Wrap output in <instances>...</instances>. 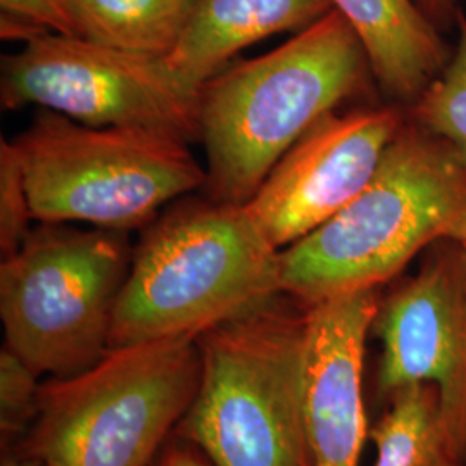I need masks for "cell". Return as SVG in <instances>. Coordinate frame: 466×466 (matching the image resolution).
<instances>
[{
	"instance_id": "obj_1",
	"label": "cell",
	"mask_w": 466,
	"mask_h": 466,
	"mask_svg": "<svg viewBox=\"0 0 466 466\" xmlns=\"http://www.w3.org/2000/svg\"><path fill=\"white\" fill-rule=\"evenodd\" d=\"M371 76L360 36L332 9L280 47L209 80L199 117L209 199L249 204L300 137Z\"/></svg>"
},
{
	"instance_id": "obj_2",
	"label": "cell",
	"mask_w": 466,
	"mask_h": 466,
	"mask_svg": "<svg viewBox=\"0 0 466 466\" xmlns=\"http://www.w3.org/2000/svg\"><path fill=\"white\" fill-rule=\"evenodd\" d=\"M466 218V167L410 116L370 184L335 217L280 250L282 292L304 304L392 280Z\"/></svg>"
},
{
	"instance_id": "obj_3",
	"label": "cell",
	"mask_w": 466,
	"mask_h": 466,
	"mask_svg": "<svg viewBox=\"0 0 466 466\" xmlns=\"http://www.w3.org/2000/svg\"><path fill=\"white\" fill-rule=\"evenodd\" d=\"M280 292V250L248 206L180 204L149 227L135 249L111 348L198 337Z\"/></svg>"
},
{
	"instance_id": "obj_4",
	"label": "cell",
	"mask_w": 466,
	"mask_h": 466,
	"mask_svg": "<svg viewBox=\"0 0 466 466\" xmlns=\"http://www.w3.org/2000/svg\"><path fill=\"white\" fill-rule=\"evenodd\" d=\"M306 304L280 292L198 335L200 380L177 435L215 466H311Z\"/></svg>"
},
{
	"instance_id": "obj_5",
	"label": "cell",
	"mask_w": 466,
	"mask_h": 466,
	"mask_svg": "<svg viewBox=\"0 0 466 466\" xmlns=\"http://www.w3.org/2000/svg\"><path fill=\"white\" fill-rule=\"evenodd\" d=\"M199 380L198 337L111 348L94 367L40 387L23 450L46 466H150Z\"/></svg>"
},
{
	"instance_id": "obj_6",
	"label": "cell",
	"mask_w": 466,
	"mask_h": 466,
	"mask_svg": "<svg viewBox=\"0 0 466 466\" xmlns=\"http://www.w3.org/2000/svg\"><path fill=\"white\" fill-rule=\"evenodd\" d=\"M187 140L142 128H96L49 109L15 142L34 219L125 232L198 188L208 175Z\"/></svg>"
},
{
	"instance_id": "obj_7",
	"label": "cell",
	"mask_w": 466,
	"mask_h": 466,
	"mask_svg": "<svg viewBox=\"0 0 466 466\" xmlns=\"http://www.w3.org/2000/svg\"><path fill=\"white\" fill-rule=\"evenodd\" d=\"M44 223L0 267L5 350L35 373L67 379L111 350L132 256L121 232Z\"/></svg>"
},
{
	"instance_id": "obj_8",
	"label": "cell",
	"mask_w": 466,
	"mask_h": 466,
	"mask_svg": "<svg viewBox=\"0 0 466 466\" xmlns=\"http://www.w3.org/2000/svg\"><path fill=\"white\" fill-rule=\"evenodd\" d=\"M200 94L167 57L40 32L2 59L5 109L36 104L96 128H142L199 138Z\"/></svg>"
},
{
	"instance_id": "obj_9",
	"label": "cell",
	"mask_w": 466,
	"mask_h": 466,
	"mask_svg": "<svg viewBox=\"0 0 466 466\" xmlns=\"http://www.w3.org/2000/svg\"><path fill=\"white\" fill-rule=\"evenodd\" d=\"M382 340L379 398L431 383L451 444L466 456V250L451 238L433 244L415 277L380 304L373 323Z\"/></svg>"
},
{
	"instance_id": "obj_10",
	"label": "cell",
	"mask_w": 466,
	"mask_h": 466,
	"mask_svg": "<svg viewBox=\"0 0 466 466\" xmlns=\"http://www.w3.org/2000/svg\"><path fill=\"white\" fill-rule=\"evenodd\" d=\"M406 119L408 109L389 102L333 111L302 135L246 204L271 246L289 248L344 209L370 184Z\"/></svg>"
},
{
	"instance_id": "obj_11",
	"label": "cell",
	"mask_w": 466,
	"mask_h": 466,
	"mask_svg": "<svg viewBox=\"0 0 466 466\" xmlns=\"http://www.w3.org/2000/svg\"><path fill=\"white\" fill-rule=\"evenodd\" d=\"M379 289L306 304L302 413L311 466H358L368 437L363 361Z\"/></svg>"
},
{
	"instance_id": "obj_12",
	"label": "cell",
	"mask_w": 466,
	"mask_h": 466,
	"mask_svg": "<svg viewBox=\"0 0 466 466\" xmlns=\"http://www.w3.org/2000/svg\"><path fill=\"white\" fill-rule=\"evenodd\" d=\"M330 2L360 36L373 78L390 102L410 107L448 65V44L415 0Z\"/></svg>"
},
{
	"instance_id": "obj_13",
	"label": "cell",
	"mask_w": 466,
	"mask_h": 466,
	"mask_svg": "<svg viewBox=\"0 0 466 466\" xmlns=\"http://www.w3.org/2000/svg\"><path fill=\"white\" fill-rule=\"evenodd\" d=\"M330 0H198L167 63L200 88L235 54L285 32H300L332 11Z\"/></svg>"
},
{
	"instance_id": "obj_14",
	"label": "cell",
	"mask_w": 466,
	"mask_h": 466,
	"mask_svg": "<svg viewBox=\"0 0 466 466\" xmlns=\"http://www.w3.org/2000/svg\"><path fill=\"white\" fill-rule=\"evenodd\" d=\"M198 0H65L76 36L106 47L167 57Z\"/></svg>"
},
{
	"instance_id": "obj_15",
	"label": "cell",
	"mask_w": 466,
	"mask_h": 466,
	"mask_svg": "<svg viewBox=\"0 0 466 466\" xmlns=\"http://www.w3.org/2000/svg\"><path fill=\"white\" fill-rule=\"evenodd\" d=\"M387 400V411L368 431L377 450L373 466H465L451 444L433 385L411 383Z\"/></svg>"
},
{
	"instance_id": "obj_16",
	"label": "cell",
	"mask_w": 466,
	"mask_h": 466,
	"mask_svg": "<svg viewBox=\"0 0 466 466\" xmlns=\"http://www.w3.org/2000/svg\"><path fill=\"white\" fill-rule=\"evenodd\" d=\"M458 42L442 73L408 109V116L444 140L466 167V17L456 19Z\"/></svg>"
},
{
	"instance_id": "obj_17",
	"label": "cell",
	"mask_w": 466,
	"mask_h": 466,
	"mask_svg": "<svg viewBox=\"0 0 466 466\" xmlns=\"http://www.w3.org/2000/svg\"><path fill=\"white\" fill-rule=\"evenodd\" d=\"M38 375L15 352L0 354V431L4 442L32 429L38 415Z\"/></svg>"
},
{
	"instance_id": "obj_18",
	"label": "cell",
	"mask_w": 466,
	"mask_h": 466,
	"mask_svg": "<svg viewBox=\"0 0 466 466\" xmlns=\"http://www.w3.org/2000/svg\"><path fill=\"white\" fill-rule=\"evenodd\" d=\"M34 219L25 173L15 142L0 144V249L7 258L15 254L30 235Z\"/></svg>"
},
{
	"instance_id": "obj_19",
	"label": "cell",
	"mask_w": 466,
	"mask_h": 466,
	"mask_svg": "<svg viewBox=\"0 0 466 466\" xmlns=\"http://www.w3.org/2000/svg\"><path fill=\"white\" fill-rule=\"evenodd\" d=\"M2 13L35 23L49 32L76 36L65 0H0Z\"/></svg>"
},
{
	"instance_id": "obj_20",
	"label": "cell",
	"mask_w": 466,
	"mask_h": 466,
	"mask_svg": "<svg viewBox=\"0 0 466 466\" xmlns=\"http://www.w3.org/2000/svg\"><path fill=\"white\" fill-rule=\"evenodd\" d=\"M150 466H215L204 452L178 437L177 442H167Z\"/></svg>"
},
{
	"instance_id": "obj_21",
	"label": "cell",
	"mask_w": 466,
	"mask_h": 466,
	"mask_svg": "<svg viewBox=\"0 0 466 466\" xmlns=\"http://www.w3.org/2000/svg\"><path fill=\"white\" fill-rule=\"evenodd\" d=\"M423 15L432 21L433 25L442 32L448 30L451 25H456L458 15V0H415Z\"/></svg>"
},
{
	"instance_id": "obj_22",
	"label": "cell",
	"mask_w": 466,
	"mask_h": 466,
	"mask_svg": "<svg viewBox=\"0 0 466 466\" xmlns=\"http://www.w3.org/2000/svg\"><path fill=\"white\" fill-rule=\"evenodd\" d=\"M2 466H46L42 460H38L34 454L21 450V452L5 454L2 460Z\"/></svg>"
},
{
	"instance_id": "obj_23",
	"label": "cell",
	"mask_w": 466,
	"mask_h": 466,
	"mask_svg": "<svg viewBox=\"0 0 466 466\" xmlns=\"http://www.w3.org/2000/svg\"><path fill=\"white\" fill-rule=\"evenodd\" d=\"M451 240H456L466 250V218L456 227V230L451 235Z\"/></svg>"
}]
</instances>
